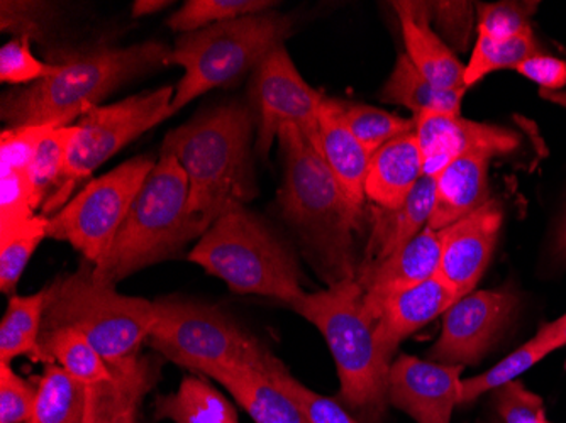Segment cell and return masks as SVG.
I'll return each instance as SVG.
<instances>
[{"instance_id": "4fadbf2b", "label": "cell", "mask_w": 566, "mask_h": 423, "mask_svg": "<svg viewBox=\"0 0 566 423\" xmlns=\"http://www.w3.org/2000/svg\"><path fill=\"white\" fill-rule=\"evenodd\" d=\"M512 289H483L461 297L443 314V329L429 358L451 366L476 364L516 317Z\"/></svg>"}, {"instance_id": "d590c367", "label": "cell", "mask_w": 566, "mask_h": 423, "mask_svg": "<svg viewBox=\"0 0 566 423\" xmlns=\"http://www.w3.org/2000/svg\"><path fill=\"white\" fill-rule=\"evenodd\" d=\"M75 130V126L55 127L41 141L30 168L34 210L43 209L51 193L59 187Z\"/></svg>"}, {"instance_id": "4dcf8cb0", "label": "cell", "mask_w": 566, "mask_h": 423, "mask_svg": "<svg viewBox=\"0 0 566 423\" xmlns=\"http://www.w3.org/2000/svg\"><path fill=\"white\" fill-rule=\"evenodd\" d=\"M539 51L543 50L537 43L533 30L504 41L492 40L485 34H479L475 47H473L472 60L465 70L467 88L482 81L483 76L489 73L497 72V70H516L521 63L537 55Z\"/></svg>"}, {"instance_id": "f6af8a7d", "label": "cell", "mask_w": 566, "mask_h": 423, "mask_svg": "<svg viewBox=\"0 0 566 423\" xmlns=\"http://www.w3.org/2000/svg\"><path fill=\"white\" fill-rule=\"evenodd\" d=\"M429 18L436 22L438 30L447 38L448 46L467 51L472 36V2H428Z\"/></svg>"}, {"instance_id": "681fc988", "label": "cell", "mask_w": 566, "mask_h": 423, "mask_svg": "<svg viewBox=\"0 0 566 423\" xmlns=\"http://www.w3.org/2000/svg\"><path fill=\"white\" fill-rule=\"evenodd\" d=\"M170 6V0H135L132 14L135 19L145 18V15L157 14V12L164 11Z\"/></svg>"}, {"instance_id": "52a82bcc", "label": "cell", "mask_w": 566, "mask_h": 423, "mask_svg": "<svg viewBox=\"0 0 566 423\" xmlns=\"http://www.w3.org/2000/svg\"><path fill=\"white\" fill-rule=\"evenodd\" d=\"M43 330L72 327L87 336L113 371L132 364L157 324L155 302L127 297L97 282L92 264L46 286Z\"/></svg>"}, {"instance_id": "9a60e30c", "label": "cell", "mask_w": 566, "mask_h": 423, "mask_svg": "<svg viewBox=\"0 0 566 423\" xmlns=\"http://www.w3.org/2000/svg\"><path fill=\"white\" fill-rule=\"evenodd\" d=\"M504 222V209L497 199L483 203L467 218L441 232V261L438 275L460 297L472 294L491 263Z\"/></svg>"}, {"instance_id": "cb8c5ba5", "label": "cell", "mask_w": 566, "mask_h": 423, "mask_svg": "<svg viewBox=\"0 0 566 423\" xmlns=\"http://www.w3.org/2000/svg\"><path fill=\"white\" fill-rule=\"evenodd\" d=\"M160 377L157 359L139 356L132 364L114 371V378L87 387L82 423H117L127 409L139 405Z\"/></svg>"}, {"instance_id": "6da1fadb", "label": "cell", "mask_w": 566, "mask_h": 423, "mask_svg": "<svg viewBox=\"0 0 566 423\" xmlns=\"http://www.w3.org/2000/svg\"><path fill=\"white\" fill-rule=\"evenodd\" d=\"M283 183L279 190L282 218L294 229L327 286L356 278V240L364 229L365 210L343 192L323 156L302 130H280Z\"/></svg>"}, {"instance_id": "7402d4cb", "label": "cell", "mask_w": 566, "mask_h": 423, "mask_svg": "<svg viewBox=\"0 0 566 423\" xmlns=\"http://www.w3.org/2000/svg\"><path fill=\"white\" fill-rule=\"evenodd\" d=\"M321 156L329 167L331 173L342 184L343 192L359 209H364L365 180L371 155L359 145L343 119L339 98L324 95L319 117ZM365 210V209H364Z\"/></svg>"}, {"instance_id": "e0dca14e", "label": "cell", "mask_w": 566, "mask_h": 423, "mask_svg": "<svg viewBox=\"0 0 566 423\" xmlns=\"http://www.w3.org/2000/svg\"><path fill=\"white\" fill-rule=\"evenodd\" d=\"M460 298L440 275L374 305H365L364 298L365 314L374 322L381 355L390 361L402 339L443 315Z\"/></svg>"}, {"instance_id": "ac0fdd59", "label": "cell", "mask_w": 566, "mask_h": 423, "mask_svg": "<svg viewBox=\"0 0 566 423\" xmlns=\"http://www.w3.org/2000/svg\"><path fill=\"white\" fill-rule=\"evenodd\" d=\"M441 232L424 228L415 240L378 263L359 264L356 282L364 288L365 305L419 285L438 275Z\"/></svg>"}, {"instance_id": "836d02e7", "label": "cell", "mask_w": 566, "mask_h": 423, "mask_svg": "<svg viewBox=\"0 0 566 423\" xmlns=\"http://www.w3.org/2000/svg\"><path fill=\"white\" fill-rule=\"evenodd\" d=\"M339 107L346 126L371 156L392 139L416 130L415 119H403L371 105L339 101Z\"/></svg>"}, {"instance_id": "7c38bea8", "label": "cell", "mask_w": 566, "mask_h": 423, "mask_svg": "<svg viewBox=\"0 0 566 423\" xmlns=\"http://www.w3.org/2000/svg\"><path fill=\"white\" fill-rule=\"evenodd\" d=\"M324 95L314 91L295 68L285 46L276 47L256 66L250 82V105L256 123L254 151L266 158L280 130H302L321 155L319 117Z\"/></svg>"}, {"instance_id": "7a4b0ae2", "label": "cell", "mask_w": 566, "mask_h": 423, "mask_svg": "<svg viewBox=\"0 0 566 423\" xmlns=\"http://www.w3.org/2000/svg\"><path fill=\"white\" fill-rule=\"evenodd\" d=\"M254 114L250 104L224 102L165 136L160 152L174 156L189 180V209L211 228L234 205L259 195L253 170Z\"/></svg>"}, {"instance_id": "9c48e42d", "label": "cell", "mask_w": 566, "mask_h": 423, "mask_svg": "<svg viewBox=\"0 0 566 423\" xmlns=\"http://www.w3.org/2000/svg\"><path fill=\"white\" fill-rule=\"evenodd\" d=\"M148 343L158 356L216 380L233 368L270 369L276 356L219 307L167 297L155 302Z\"/></svg>"}, {"instance_id": "e575fe53", "label": "cell", "mask_w": 566, "mask_h": 423, "mask_svg": "<svg viewBox=\"0 0 566 423\" xmlns=\"http://www.w3.org/2000/svg\"><path fill=\"white\" fill-rule=\"evenodd\" d=\"M273 6H276V2H266V0H189L174 15H170L167 24L175 33H193L219 22L262 14Z\"/></svg>"}, {"instance_id": "484cf974", "label": "cell", "mask_w": 566, "mask_h": 423, "mask_svg": "<svg viewBox=\"0 0 566 423\" xmlns=\"http://www.w3.org/2000/svg\"><path fill=\"white\" fill-rule=\"evenodd\" d=\"M467 91H443L434 87L419 73L406 53L399 55L389 81L381 88V101L403 105L415 117L428 114L460 116L461 101Z\"/></svg>"}, {"instance_id": "1f68e13d", "label": "cell", "mask_w": 566, "mask_h": 423, "mask_svg": "<svg viewBox=\"0 0 566 423\" xmlns=\"http://www.w3.org/2000/svg\"><path fill=\"white\" fill-rule=\"evenodd\" d=\"M48 237V218L36 214L24 224L0 232V289L15 295L19 279L41 241Z\"/></svg>"}, {"instance_id": "74e56055", "label": "cell", "mask_w": 566, "mask_h": 423, "mask_svg": "<svg viewBox=\"0 0 566 423\" xmlns=\"http://www.w3.org/2000/svg\"><path fill=\"white\" fill-rule=\"evenodd\" d=\"M489 423H553L546 416L539 394L527 390L521 381H512L492 391Z\"/></svg>"}, {"instance_id": "2e32d148", "label": "cell", "mask_w": 566, "mask_h": 423, "mask_svg": "<svg viewBox=\"0 0 566 423\" xmlns=\"http://www.w3.org/2000/svg\"><path fill=\"white\" fill-rule=\"evenodd\" d=\"M463 366L400 356L390 366L389 403L418 423H451Z\"/></svg>"}, {"instance_id": "d6986e66", "label": "cell", "mask_w": 566, "mask_h": 423, "mask_svg": "<svg viewBox=\"0 0 566 423\" xmlns=\"http://www.w3.org/2000/svg\"><path fill=\"white\" fill-rule=\"evenodd\" d=\"M402 25L407 59L434 87L467 91V66L431 30L428 2H392Z\"/></svg>"}, {"instance_id": "8992f818", "label": "cell", "mask_w": 566, "mask_h": 423, "mask_svg": "<svg viewBox=\"0 0 566 423\" xmlns=\"http://www.w3.org/2000/svg\"><path fill=\"white\" fill-rule=\"evenodd\" d=\"M187 260L222 279L234 294L276 298L289 307L305 294L294 251L247 205L219 215Z\"/></svg>"}, {"instance_id": "f907efd6", "label": "cell", "mask_w": 566, "mask_h": 423, "mask_svg": "<svg viewBox=\"0 0 566 423\" xmlns=\"http://www.w3.org/2000/svg\"><path fill=\"white\" fill-rule=\"evenodd\" d=\"M138 409L139 405H133L132 409H127L126 412L120 415V419L117 420V423H142L138 420Z\"/></svg>"}, {"instance_id": "277c9868", "label": "cell", "mask_w": 566, "mask_h": 423, "mask_svg": "<svg viewBox=\"0 0 566 423\" xmlns=\"http://www.w3.org/2000/svg\"><path fill=\"white\" fill-rule=\"evenodd\" d=\"M364 298V288L349 278L304 294L292 308L326 339L338 369L339 400L364 423H380L389 405L392 362L381 355Z\"/></svg>"}, {"instance_id": "c3c4849f", "label": "cell", "mask_w": 566, "mask_h": 423, "mask_svg": "<svg viewBox=\"0 0 566 423\" xmlns=\"http://www.w3.org/2000/svg\"><path fill=\"white\" fill-rule=\"evenodd\" d=\"M552 260L555 264L566 266V209L558 228H556L555 235H553Z\"/></svg>"}, {"instance_id": "44dd1931", "label": "cell", "mask_w": 566, "mask_h": 423, "mask_svg": "<svg viewBox=\"0 0 566 423\" xmlns=\"http://www.w3.org/2000/svg\"><path fill=\"white\" fill-rule=\"evenodd\" d=\"M422 175L421 149L416 130H412L381 146L371 156L365 197L378 209H399Z\"/></svg>"}, {"instance_id": "f1b7e54d", "label": "cell", "mask_w": 566, "mask_h": 423, "mask_svg": "<svg viewBox=\"0 0 566 423\" xmlns=\"http://www.w3.org/2000/svg\"><path fill=\"white\" fill-rule=\"evenodd\" d=\"M48 289L34 295H12L0 324V362L11 364L19 356L40 361V336L43 330Z\"/></svg>"}, {"instance_id": "4316f807", "label": "cell", "mask_w": 566, "mask_h": 423, "mask_svg": "<svg viewBox=\"0 0 566 423\" xmlns=\"http://www.w3.org/2000/svg\"><path fill=\"white\" fill-rule=\"evenodd\" d=\"M155 419L174 423H240L233 403L199 377H186L175 393L158 396Z\"/></svg>"}, {"instance_id": "f35d334b", "label": "cell", "mask_w": 566, "mask_h": 423, "mask_svg": "<svg viewBox=\"0 0 566 423\" xmlns=\"http://www.w3.org/2000/svg\"><path fill=\"white\" fill-rule=\"evenodd\" d=\"M59 70V63L41 62L31 53V38L21 36L0 47V81L14 87H25L43 81Z\"/></svg>"}, {"instance_id": "8d00e7d4", "label": "cell", "mask_w": 566, "mask_h": 423, "mask_svg": "<svg viewBox=\"0 0 566 423\" xmlns=\"http://www.w3.org/2000/svg\"><path fill=\"white\" fill-rule=\"evenodd\" d=\"M272 378L279 384L280 390L287 394L289 399L297 405L307 423H358L336 400L327 399L316 391L295 380L291 371L285 368L280 359H276L272 368Z\"/></svg>"}, {"instance_id": "bcb514c9", "label": "cell", "mask_w": 566, "mask_h": 423, "mask_svg": "<svg viewBox=\"0 0 566 423\" xmlns=\"http://www.w3.org/2000/svg\"><path fill=\"white\" fill-rule=\"evenodd\" d=\"M2 6V31L21 36H30L31 40H41L46 24L51 21V6L44 2H0Z\"/></svg>"}, {"instance_id": "ba28073f", "label": "cell", "mask_w": 566, "mask_h": 423, "mask_svg": "<svg viewBox=\"0 0 566 423\" xmlns=\"http://www.w3.org/2000/svg\"><path fill=\"white\" fill-rule=\"evenodd\" d=\"M292 30L291 15L266 11L180 34L168 60V65L184 68L171 101V116L200 95L229 87L244 73L254 72L273 50L283 46Z\"/></svg>"}, {"instance_id": "d4e9b609", "label": "cell", "mask_w": 566, "mask_h": 423, "mask_svg": "<svg viewBox=\"0 0 566 423\" xmlns=\"http://www.w3.org/2000/svg\"><path fill=\"white\" fill-rule=\"evenodd\" d=\"M272 368L228 369L214 381L231 393L254 423H307L297 405L273 380Z\"/></svg>"}, {"instance_id": "ab89813d", "label": "cell", "mask_w": 566, "mask_h": 423, "mask_svg": "<svg viewBox=\"0 0 566 423\" xmlns=\"http://www.w3.org/2000/svg\"><path fill=\"white\" fill-rule=\"evenodd\" d=\"M537 2H495L479 4V34L504 41L533 30L531 19L537 11Z\"/></svg>"}, {"instance_id": "5b68a950", "label": "cell", "mask_w": 566, "mask_h": 423, "mask_svg": "<svg viewBox=\"0 0 566 423\" xmlns=\"http://www.w3.org/2000/svg\"><path fill=\"white\" fill-rule=\"evenodd\" d=\"M189 180L174 156L160 152L146 178L109 253L92 273L97 282L116 286L153 264L174 260L199 241L209 225L189 209Z\"/></svg>"}, {"instance_id": "b9f144b4", "label": "cell", "mask_w": 566, "mask_h": 423, "mask_svg": "<svg viewBox=\"0 0 566 423\" xmlns=\"http://www.w3.org/2000/svg\"><path fill=\"white\" fill-rule=\"evenodd\" d=\"M0 232L11 231L36 215L30 173L9 171L0 177Z\"/></svg>"}, {"instance_id": "8fae6325", "label": "cell", "mask_w": 566, "mask_h": 423, "mask_svg": "<svg viewBox=\"0 0 566 423\" xmlns=\"http://www.w3.org/2000/svg\"><path fill=\"white\" fill-rule=\"evenodd\" d=\"M157 167L151 156H136L88 181L55 215L48 218V237L65 241L92 266L109 253L120 225L146 178Z\"/></svg>"}, {"instance_id": "ffe728a7", "label": "cell", "mask_w": 566, "mask_h": 423, "mask_svg": "<svg viewBox=\"0 0 566 423\" xmlns=\"http://www.w3.org/2000/svg\"><path fill=\"white\" fill-rule=\"evenodd\" d=\"M485 152H469L436 177V197L428 228L443 231L489 202V167Z\"/></svg>"}, {"instance_id": "5bb4252c", "label": "cell", "mask_w": 566, "mask_h": 423, "mask_svg": "<svg viewBox=\"0 0 566 423\" xmlns=\"http://www.w3.org/2000/svg\"><path fill=\"white\" fill-rule=\"evenodd\" d=\"M416 136L428 177H438L448 165L469 152H485L492 158H507L520 151V130L497 124L475 123L460 116L428 114L415 117Z\"/></svg>"}, {"instance_id": "60d3db41", "label": "cell", "mask_w": 566, "mask_h": 423, "mask_svg": "<svg viewBox=\"0 0 566 423\" xmlns=\"http://www.w3.org/2000/svg\"><path fill=\"white\" fill-rule=\"evenodd\" d=\"M51 129H55V127H4L2 135H0V167H2V173H9V171L30 173L34 155H36L44 136Z\"/></svg>"}, {"instance_id": "ee69618b", "label": "cell", "mask_w": 566, "mask_h": 423, "mask_svg": "<svg viewBox=\"0 0 566 423\" xmlns=\"http://www.w3.org/2000/svg\"><path fill=\"white\" fill-rule=\"evenodd\" d=\"M38 384L19 377L11 364L0 362V423H28L36 403Z\"/></svg>"}, {"instance_id": "30bf717a", "label": "cell", "mask_w": 566, "mask_h": 423, "mask_svg": "<svg viewBox=\"0 0 566 423\" xmlns=\"http://www.w3.org/2000/svg\"><path fill=\"white\" fill-rule=\"evenodd\" d=\"M174 87L143 92L111 105H95L75 124L70 142L65 171L55 192L41 209V215L51 218L70 202L82 181L111 160L124 146L145 135L164 120L170 119Z\"/></svg>"}, {"instance_id": "603a6c76", "label": "cell", "mask_w": 566, "mask_h": 423, "mask_svg": "<svg viewBox=\"0 0 566 423\" xmlns=\"http://www.w3.org/2000/svg\"><path fill=\"white\" fill-rule=\"evenodd\" d=\"M436 197V177L422 175L415 190L399 209L374 207L370 215V235L365 247L364 263L371 264L389 257L428 228Z\"/></svg>"}, {"instance_id": "d6a6232c", "label": "cell", "mask_w": 566, "mask_h": 423, "mask_svg": "<svg viewBox=\"0 0 566 423\" xmlns=\"http://www.w3.org/2000/svg\"><path fill=\"white\" fill-rule=\"evenodd\" d=\"M549 355L552 351L534 336L533 339L527 340L521 348L511 352L507 358L502 359L485 373L461 381L458 405H469V403L476 402L482 394L492 393V391L516 381L521 374L526 373L527 369L533 368Z\"/></svg>"}, {"instance_id": "7bdbcfd3", "label": "cell", "mask_w": 566, "mask_h": 423, "mask_svg": "<svg viewBox=\"0 0 566 423\" xmlns=\"http://www.w3.org/2000/svg\"><path fill=\"white\" fill-rule=\"evenodd\" d=\"M516 72L537 85L545 101L566 107V56H556L539 51L517 66Z\"/></svg>"}, {"instance_id": "83f0119b", "label": "cell", "mask_w": 566, "mask_h": 423, "mask_svg": "<svg viewBox=\"0 0 566 423\" xmlns=\"http://www.w3.org/2000/svg\"><path fill=\"white\" fill-rule=\"evenodd\" d=\"M40 361L59 364L85 387L104 383L114 378L113 369L101 358L87 336L72 327L41 330Z\"/></svg>"}, {"instance_id": "f546056e", "label": "cell", "mask_w": 566, "mask_h": 423, "mask_svg": "<svg viewBox=\"0 0 566 423\" xmlns=\"http://www.w3.org/2000/svg\"><path fill=\"white\" fill-rule=\"evenodd\" d=\"M87 387L59 364H46L38 380L36 403L28 423H82Z\"/></svg>"}, {"instance_id": "7dc6e473", "label": "cell", "mask_w": 566, "mask_h": 423, "mask_svg": "<svg viewBox=\"0 0 566 423\" xmlns=\"http://www.w3.org/2000/svg\"><path fill=\"white\" fill-rule=\"evenodd\" d=\"M537 339L545 343L549 351L555 352L566 346V314L553 322L543 324L537 332L534 334Z\"/></svg>"}, {"instance_id": "3957f363", "label": "cell", "mask_w": 566, "mask_h": 423, "mask_svg": "<svg viewBox=\"0 0 566 423\" xmlns=\"http://www.w3.org/2000/svg\"><path fill=\"white\" fill-rule=\"evenodd\" d=\"M171 47L158 41L133 46H97L59 60L53 75L2 95L6 127L72 126L102 98L146 73L168 66Z\"/></svg>"}]
</instances>
